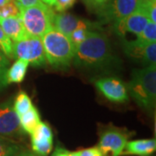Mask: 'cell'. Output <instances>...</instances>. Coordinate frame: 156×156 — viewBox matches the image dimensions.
Returning a JSON list of instances; mask_svg holds the SVG:
<instances>
[{"label": "cell", "mask_w": 156, "mask_h": 156, "mask_svg": "<svg viewBox=\"0 0 156 156\" xmlns=\"http://www.w3.org/2000/svg\"><path fill=\"white\" fill-rule=\"evenodd\" d=\"M21 156H37V155H36L32 151L29 150V149H26V150L23 153L22 155Z\"/></svg>", "instance_id": "obj_31"}, {"label": "cell", "mask_w": 156, "mask_h": 156, "mask_svg": "<svg viewBox=\"0 0 156 156\" xmlns=\"http://www.w3.org/2000/svg\"><path fill=\"white\" fill-rule=\"evenodd\" d=\"M79 155L80 156H102L101 152L99 149L98 147H93L85 148L83 150L79 151Z\"/></svg>", "instance_id": "obj_28"}, {"label": "cell", "mask_w": 156, "mask_h": 156, "mask_svg": "<svg viewBox=\"0 0 156 156\" xmlns=\"http://www.w3.org/2000/svg\"><path fill=\"white\" fill-rule=\"evenodd\" d=\"M108 0H83L86 8L90 11L96 12L106 4Z\"/></svg>", "instance_id": "obj_27"}, {"label": "cell", "mask_w": 156, "mask_h": 156, "mask_svg": "<svg viewBox=\"0 0 156 156\" xmlns=\"http://www.w3.org/2000/svg\"><path fill=\"white\" fill-rule=\"evenodd\" d=\"M41 122V116L36 107H32L30 110L19 116V123L23 130L26 134H31L34 129Z\"/></svg>", "instance_id": "obj_17"}, {"label": "cell", "mask_w": 156, "mask_h": 156, "mask_svg": "<svg viewBox=\"0 0 156 156\" xmlns=\"http://www.w3.org/2000/svg\"><path fill=\"white\" fill-rule=\"evenodd\" d=\"M19 17L29 36L42 38L45 33L53 28L56 12L52 6L40 2L28 7L19 6Z\"/></svg>", "instance_id": "obj_4"}, {"label": "cell", "mask_w": 156, "mask_h": 156, "mask_svg": "<svg viewBox=\"0 0 156 156\" xmlns=\"http://www.w3.org/2000/svg\"><path fill=\"white\" fill-rule=\"evenodd\" d=\"M96 89L106 99L115 103H124L129 100L126 84L115 77H103L96 80Z\"/></svg>", "instance_id": "obj_11"}, {"label": "cell", "mask_w": 156, "mask_h": 156, "mask_svg": "<svg viewBox=\"0 0 156 156\" xmlns=\"http://www.w3.org/2000/svg\"><path fill=\"white\" fill-rule=\"evenodd\" d=\"M13 52L15 58L24 59L33 67H44L47 62L40 37L28 36L23 40L14 42Z\"/></svg>", "instance_id": "obj_6"}, {"label": "cell", "mask_w": 156, "mask_h": 156, "mask_svg": "<svg viewBox=\"0 0 156 156\" xmlns=\"http://www.w3.org/2000/svg\"><path fill=\"white\" fill-rule=\"evenodd\" d=\"M131 133L125 128L115 126H107L100 132L98 147L102 156L122 155Z\"/></svg>", "instance_id": "obj_5"}, {"label": "cell", "mask_w": 156, "mask_h": 156, "mask_svg": "<svg viewBox=\"0 0 156 156\" xmlns=\"http://www.w3.org/2000/svg\"><path fill=\"white\" fill-rule=\"evenodd\" d=\"M33 107L32 101L25 92H20L17 97L15 98V101L13 102V108L16 111L18 117L22 115L23 114L26 113Z\"/></svg>", "instance_id": "obj_18"}, {"label": "cell", "mask_w": 156, "mask_h": 156, "mask_svg": "<svg viewBox=\"0 0 156 156\" xmlns=\"http://www.w3.org/2000/svg\"><path fill=\"white\" fill-rule=\"evenodd\" d=\"M126 86L128 95L138 106L152 111L156 101V65L134 69Z\"/></svg>", "instance_id": "obj_2"}, {"label": "cell", "mask_w": 156, "mask_h": 156, "mask_svg": "<svg viewBox=\"0 0 156 156\" xmlns=\"http://www.w3.org/2000/svg\"><path fill=\"white\" fill-rule=\"evenodd\" d=\"M29 62L24 59L17 58V60L11 67H9L6 72L7 83H20L24 80L26 76Z\"/></svg>", "instance_id": "obj_15"}, {"label": "cell", "mask_w": 156, "mask_h": 156, "mask_svg": "<svg viewBox=\"0 0 156 156\" xmlns=\"http://www.w3.org/2000/svg\"><path fill=\"white\" fill-rule=\"evenodd\" d=\"M68 153H69V151L67 149H65L62 147L57 146L55 151H54V153L52 154V156H67Z\"/></svg>", "instance_id": "obj_30"}, {"label": "cell", "mask_w": 156, "mask_h": 156, "mask_svg": "<svg viewBox=\"0 0 156 156\" xmlns=\"http://www.w3.org/2000/svg\"><path fill=\"white\" fill-rule=\"evenodd\" d=\"M30 138L31 140H53L52 129L48 123L41 122L30 134Z\"/></svg>", "instance_id": "obj_19"}, {"label": "cell", "mask_w": 156, "mask_h": 156, "mask_svg": "<svg viewBox=\"0 0 156 156\" xmlns=\"http://www.w3.org/2000/svg\"><path fill=\"white\" fill-rule=\"evenodd\" d=\"M10 0H0V6L3 5H5V3H7V2H9Z\"/></svg>", "instance_id": "obj_34"}, {"label": "cell", "mask_w": 156, "mask_h": 156, "mask_svg": "<svg viewBox=\"0 0 156 156\" xmlns=\"http://www.w3.org/2000/svg\"><path fill=\"white\" fill-rule=\"evenodd\" d=\"M25 134L20 126L19 117L14 110L12 101L0 103V135L20 141L25 137Z\"/></svg>", "instance_id": "obj_8"}, {"label": "cell", "mask_w": 156, "mask_h": 156, "mask_svg": "<svg viewBox=\"0 0 156 156\" xmlns=\"http://www.w3.org/2000/svg\"><path fill=\"white\" fill-rule=\"evenodd\" d=\"M53 27L56 30L66 35L67 37H69V35L78 28H87L90 30L100 28V23L91 22L70 13H66L64 11L55 14Z\"/></svg>", "instance_id": "obj_12"}, {"label": "cell", "mask_w": 156, "mask_h": 156, "mask_svg": "<svg viewBox=\"0 0 156 156\" xmlns=\"http://www.w3.org/2000/svg\"><path fill=\"white\" fill-rule=\"evenodd\" d=\"M115 60L109 40L104 34L90 30L88 37L76 46L74 64L86 70H100L110 67Z\"/></svg>", "instance_id": "obj_1"}, {"label": "cell", "mask_w": 156, "mask_h": 156, "mask_svg": "<svg viewBox=\"0 0 156 156\" xmlns=\"http://www.w3.org/2000/svg\"><path fill=\"white\" fill-rule=\"evenodd\" d=\"M141 0H108L96 14L100 23H114L128 17L140 5Z\"/></svg>", "instance_id": "obj_7"}, {"label": "cell", "mask_w": 156, "mask_h": 156, "mask_svg": "<svg viewBox=\"0 0 156 156\" xmlns=\"http://www.w3.org/2000/svg\"><path fill=\"white\" fill-rule=\"evenodd\" d=\"M136 39L145 43V44H151V43H155L156 42V23L148 21L147 23L142 31L136 36Z\"/></svg>", "instance_id": "obj_20"}, {"label": "cell", "mask_w": 156, "mask_h": 156, "mask_svg": "<svg viewBox=\"0 0 156 156\" xmlns=\"http://www.w3.org/2000/svg\"><path fill=\"white\" fill-rule=\"evenodd\" d=\"M76 0H55L52 7L57 12H64L69 8H71Z\"/></svg>", "instance_id": "obj_26"}, {"label": "cell", "mask_w": 156, "mask_h": 156, "mask_svg": "<svg viewBox=\"0 0 156 156\" xmlns=\"http://www.w3.org/2000/svg\"><path fill=\"white\" fill-rule=\"evenodd\" d=\"M148 21L149 18L147 17L145 9L140 5L139 8L132 14L112 23V28L113 31L117 36L123 38L128 33L134 34L136 36L139 35Z\"/></svg>", "instance_id": "obj_10"}, {"label": "cell", "mask_w": 156, "mask_h": 156, "mask_svg": "<svg viewBox=\"0 0 156 156\" xmlns=\"http://www.w3.org/2000/svg\"><path fill=\"white\" fill-rule=\"evenodd\" d=\"M89 31H90V30L87 28H78L75 30L72 33L69 35V37L72 41V43L75 44V46H76L86 39V37L89 35Z\"/></svg>", "instance_id": "obj_25"}, {"label": "cell", "mask_w": 156, "mask_h": 156, "mask_svg": "<svg viewBox=\"0 0 156 156\" xmlns=\"http://www.w3.org/2000/svg\"><path fill=\"white\" fill-rule=\"evenodd\" d=\"M53 148V140H31L32 152L37 156H48Z\"/></svg>", "instance_id": "obj_21"}, {"label": "cell", "mask_w": 156, "mask_h": 156, "mask_svg": "<svg viewBox=\"0 0 156 156\" xmlns=\"http://www.w3.org/2000/svg\"><path fill=\"white\" fill-rule=\"evenodd\" d=\"M124 53L128 58L140 63L143 67L155 65L156 43L145 44L134 40H122Z\"/></svg>", "instance_id": "obj_9"}, {"label": "cell", "mask_w": 156, "mask_h": 156, "mask_svg": "<svg viewBox=\"0 0 156 156\" xmlns=\"http://www.w3.org/2000/svg\"><path fill=\"white\" fill-rule=\"evenodd\" d=\"M149 156H150V155H149Z\"/></svg>", "instance_id": "obj_35"}, {"label": "cell", "mask_w": 156, "mask_h": 156, "mask_svg": "<svg viewBox=\"0 0 156 156\" xmlns=\"http://www.w3.org/2000/svg\"><path fill=\"white\" fill-rule=\"evenodd\" d=\"M0 50L4 52L9 59H14V52H13V42L11 39L5 33L2 27L0 26Z\"/></svg>", "instance_id": "obj_22"}, {"label": "cell", "mask_w": 156, "mask_h": 156, "mask_svg": "<svg viewBox=\"0 0 156 156\" xmlns=\"http://www.w3.org/2000/svg\"><path fill=\"white\" fill-rule=\"evenodd\" d=\"M20 15L19 6L14 0H10L5 5L0 6V18L17 17Z\"/></svg>", "instance_id": "obj_23"}, {"label": "cell", "mask_w": 156, "mask_h": 156, "mask_svg": "<svg viewBox=\"0 0 156 156\" xmlns=\"http://www.w3.org/2000/svg\"><path fill=\"white\" fill-rule=\"evenodd\" d=\"M26 149L20 141L0 135V156H21Z\"/></svg>", "instance_id": "obj_16"}, {"label": "cell", "mask_w": 156, "mask_h": 156, "mask_svg": "<svg viewBox=\"0 0 156 156\" xmlns=\"http://www.w3.org/2000/svg\"><path fill=\"white\" fill-rule=\"evenodd\" d=\"M17 4V5L23 6V7H28V6L34 5H37L40 2H42V0H14Z\"/></svg>", "instance_id": "obj_29"}, {"label": "cell", "mask_w": 156, "mask_h": 156, "mask_svg": "<svg viewBox=\"0 0 156 156\" xmlns=\"http://www.w3.org/2000/svg\"><path fill=\"white\" fill-rule=\"evenodd\" d=\"M47 62L55 69H65L70 66L76 46L66 35L53 28L42 37Z\"/></svg>", "instance_id": "obj_3"}, {"label": "cell", "mask_w": 156, "mask_h": 156, "mask_svg": "<svg viewBox=\"0 0 156 156\" xmlns=\"http://www.w3.org/2000/svg\"><path fill=\"white\" fill-rule=\"evenodd\" d=\"M156 149L155 139H140L128 141L122 155H152Z\"/></svg>", "instance_id": "obj_14"}, {"label": "cell", "mask_w": 156, "mask_h": 156, "mask_svg": "<svg viewBox=\"0 0 156 156\" xmlns=\"http://www.w3.org/2000/svg\"><path fill=\"white\" fill-rule=\"evenodd\" d=\"M54 1H55V0H42V2H44V3H45V4H47L48 5H50V6H52L53 3H54Z\"/></svg>", "instance_id": "obj_33"}, {"label": "cell", "mask_w": 156, "mask_h": 156, "mask_svg": "<svg viewBox=\"0 0 156 156\" xmlns=\"http://www.w3.org/2000/svg\"><path fill=\"white\" fill-rule=\"evenodd\" d=\"M0 26L11 41L14 42L23 40L29 36L19 16L0 18Z\"/></svg>", "instance_id": "obj_13"}, {"label": "cell", "mask_w": 156, "mask_h": 156, "mask_svg": "<svg viewBox=\"0 0 156 156\" xmlns=\"http://www.w3.org/2000/svg\"><path fill=\"white\" fill-rule=\"evenodd\" d=\"M10 67L9 58L0 50V89L5 88L8 85L6 81V72Z\"/></svg>", "instance_id": "obj_24"}, {"label": "cell", "mask_w": 156, "mask_h": 156, "mask_svg": "<svg viewBox=\"0 0 156 156\" xmlns=\"http://www.w3.org/2000/svg\"><path fill=\"white\" fill-rule=\"evenodd\" d=\"M67 156H80L79 155V151H75V152H69V151Z\"/></svg>", "instance_id": "obj_32"}]
</instances>
